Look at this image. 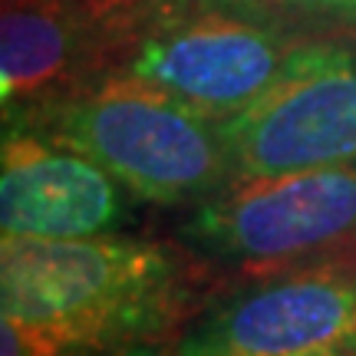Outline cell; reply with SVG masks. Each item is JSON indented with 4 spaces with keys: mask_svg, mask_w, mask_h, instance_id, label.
Returning <instances> with one entry per match:
<instances>
[{
    "mask_svg": "<svg viewBox=\"0 0 356 356\" xmlns=\"http://www.w3.org/2000/svg\"><path fill=\"white\" fill-rule=\"evenodd\" d=\"M0 304L3 320L63 350L119 356L181 330L198 314V277L152 238L3 234Z\"/></svg>",
    "mask_w": 356,
    "mask_h": 356,
    "instance_id": "cell-1",
    "label": "cell"
},
{
    "mask_svg": "<svg viewBox=\"0 0 356 356\" xmlns=\"http://www.w3.org/2000/svg\"><path fill=\"white\" fill-rule=\"evenodd\" d=\"M7 126L86 155L149 204L204 202L231 185L221 122L119 73Z\"/></svg>",
    "mask_w": 356,
    "mask_h": 356,
    "instance_id": "cell-2",
    "label": "cell"
},
{
    "mask_svg": "<svg viewBox=\"0 0 356 356\" xmlns=\"http://www.w3.org/2000/svg\"><path fill=\"white\" fill-rule=\"evenodd\" d=\"M304 43L287 37L264 13L188 7L132 40L115 73L225 122L261 99Z\"/></svg>",
    "mask_w": 356,
    "mask_h": 356,
    "instance_id": "cell-3",
    "label": "cell"
},
{
    "mask_svg": "<svg viewBox=\"0 0 356 356\" xmlns=\"http://www.w3.org/2000/svg\"><path fill=\"white\" fill-rule=\"evenodd\" d=\"M356 238V162L238 178L181 225L191 254L221 264H284Z\"/></svg>",
    "mask_w": 356,
    "mask_h": 356,
    "instance_id": "cell-4",
    "label": "cell"
},
{
    "mask_svg": "<svg viewBox=\"0 0 356 356\" xmlns=\"http://www.w3.org/2000/svg\"><path fill=\"white\" fill-rule=\"evenodd\" d=\"M231 181L356 162V53L307 40L284 76L221 122Z\"/></svg>",
    "mask_w": 356,
    "mask_h": 356,
    "instance_id": "cell-5",
    "label": "cell"
},
{
    "mask_svg": "<svg viewBox=\"0 0 356 356\" xmlns=\"http://www.w3.org/2000/svg\"><path fill=\"white\" fill-rule=\"evenodd\" d=\"M356 343V264L254 280L181 327L172 356H307Z\"/></svg>",
    "mask_w": 356,
    "mask_h": 356,
    "instance_id": "cell-6",
    "label": "cell"
},
{
    "mask_svg": "<svg viewBox=\"0 0 356 356\" xmlns=\"http://www.w3.org/2000/svg\"><path fill=\"white\" fill-rule=\"evenodd\" d=\"M129 188L92 159L30 129H3L0 228L13 238H92L129 215Z\"/></svg>",
    "mask_w": 356,
    "mask_h": 356,
    "instance_id": "cell-7",
    "label": "cell"
},
{
    "mask_svg": "<svg viewBox=\"0 0 356 356\" xmlns=\"http://www.w3.org/2000/svg\"><path fill=\"white\" fill-rule=\"evenodd\" d=\"M119 50L56 0H3L0 99L3 122L89 89L106 56Z\"/></svg>",
    "mask_w": 356,
    "mask_h": 356,
    "instance_id": "cell-8",
    "label": "cell"
},
{
    "mask_svg": "<svg viewBox=\"0 0 356 356\" xmlns=\"http://www.w3.org/2000/svg\"><path fill=\"white\" fill-rule=\"evenodd\" d=\"M56 3L83 17L89 26H96L102 37L122 50L159 20L191 7V0H56Z\"/></svg>",
    "mask_w": 356,
    "mask_h": 356,
    "instance_id": "cell-9",
    "label": "cell"
},
{
    "mask_svg": "<svg viewBox=\"0 0 356 356\" xmlns=\"http://www.w3.org/2000/svg\"><path fill=\"white\" fill-rule=\"evenodd\" d=\"M251 13H343L356 17V0H231Z\"/></svg>",
    "mask_w": 356,
    "mask_h": 356,
    "instance_id": "cell-10",
    "label": "cell"
},
{
    "mask_svg": "<svg viewBox=\"0 0 356 356\" xmlns=\"http://www.w3.org/2000/svg\"><path fill=\"white\" fill-rule=\"evenodd\" d=\"M307 356H356V343L330 346V350H317V353H307Z\"/></svg>",
    "mask_w": 356,
    "mask_h": 356,
    "instance_id": "cell-11",
    "label": "cell"
},
{
    "mask_svg": "<svg viewBox=\"0 0 356 356\" xmlns=\"http://www.w3.org/2000/svg\"><path fill=\"white\" fill-rule=\"evenodd\" d=\"M353 20H356V17H353Z\"/></svg>",
    "mask_w": 356,
    "mask_h": 356,
    "instance_id": "cell-12",
    "label": "cell"
}]
</instances>
